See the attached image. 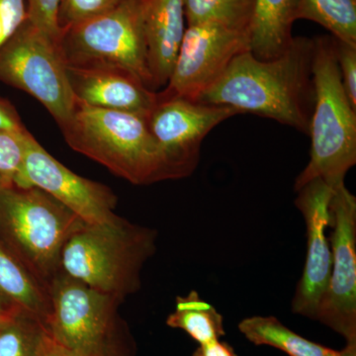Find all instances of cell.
Listing matches in <instances>:
<instances>
[{"label":"cell","instance_id":"1","mask_svg":"<svg viewBox=\"0 0 356 356\" xmlns=\"http://www.w3.org/2000/svg\"><path fill=\"white\" fill-rule=\"evenodd\" d=\"M314 47L315 39L294 37L287 50L271 60L243 51L197 102L259 115L309 135Z\"/></svg>","mask_w":356,"mask_h":356},{"label":"cell","instance_id":"2","mask_svg":"<svg viewBox=\"0 0 356 356\" xmlns=\"http://www.w3.org/2000/svg\"><path fill=\"white\" fill-rule=\"evenodd\" d=\"M147 115L97 108L77 102L60 128L77 153L135 185L172 179L165 154L154 139Z\"/></svg>","mask_w":356,"mask_h":356},{"label":"cell","instance_id":"3","mask_svg":"<svg viewBox=\"0 0 356 356\" xmlns=\"http://www.w3.org/2000/svg\"><path fill=\"white\" fill-rule=\"evenodd\" d=\"M156 229L119 216L104 224H84L65 243L60 267L122 303L139 291L140 273L156 252Z\"/></svg>","mask_w":356,"mask_h":356},{"label":"cell","instance_id":"4","mask_svg":"<svg viewBox=\"0 0 356 356\" xmlns=\"http://www.w3.org/2000/svg\"><path fill=\"white\" fill-rule=\"evenodd\" d=\"M314 39L310 161L295 180V192L316 178L334 188L356 165V109L341 83L334 37Z\"/></svg>","mask_w":356,"mask_h":356},{"label":"cell","instance_id":"5","mask_svg":"<svg viewBox=\"0 0 356 356\" xmlns=\"http://www.w3.org/2000/svg\"><path fill=\"white\" fill-rule=\"evenodd\" d=\"M84 224L38 187L0 188V243L48 287L62 270L65 243Z\"/></svg>","mask_w":356,"mask_h":356},{"label":"cell","instance_id":"6","mask_svg":"<svg viewBox=\"0 0 356 356\" xmlns=\"http://www.w3.org/2000/svg\"><path fill=\"white\" fill-rule=\"evenodd\" d=\"M58 44L69 67L126 70L153 90L142 0H126L109 13L65 28Z\"/></svg>","mask_w":356,"mask_h":356},{"label":"cell","instance_id":"7","mask_svg":"<svg viewBox=\"0 0 356 356\" xmlns=\"http://www.w3.org/2000/svg\"><path fill=\"white\" fill-rule=\"evenodd\" d=\"M0 81L38 100L60 128L76 109L57 40L28 19L0 49Z\"/></svg>","mask_w":356,"mask_h":356},{"label":"cell","instance_id":"8","mask_svg":"<svg viewBox=\"0 0 356 356\" xmlns=\"http://www.w3.org/2000/svg\"><path fill=\"white\" fill-rule=\"evenodd\" d=\"M51 311L46 331L65 348L102 356L126 325L117 314L120 302L64 271L49 285Z\"/></svg>","mask_w":356,"mask_h":356},{"label":"cell","instance_id":"9","mask_svg":"<svg viewBox=\"0 0 356 356\" xmlns=\"http://www.w3.org/2000/svg\"><path fill=\"white\" fill-rule=\"evenodd\" d=\"M250 51V32L220 23L187 25L163 97L197 102L234 58Z\"/></svg>","mask_w":356,"mask_h":356},{"label":"cell","instance_id":"10","mask_svg":"<svg viewBox=\"0 0 356 356\" xmlns=\"http://www.w3.org/2000/svg\"><path fill=\"white\" fill-rule=\"evenodd\" d=\"M332 266L317 320L346 341L356 339V198L346 184L334 187L330 204Z\"/></svg>","mask_w":356,"mask_h":356},{"label":"cell","instance_id":"11","mask_svg":"<svg viewBox=\"0 0 356 356\" xmlns=\"http://www.w3.org/2000/svg\"><path fill=\"white\" fill-rule=\"evenodd\" d=\"M241 114L222 105L181 97H163L147 115L149 129L165 154L172 179L189 177L197 168L206 136L222 122Z\"/></svg>","mask_w":356,"mask_h":356},{"label":"cell","instance_id":"12","mask_svg":"<svg viewBox=\"0 0 356 356\" xmlns=\"http://www.w3.org/2000/svg\"><path fill=\"white\" fill-rule=\"evenodd\" d=\"M24 163L17 186H36L64 204L86 224H104L115 214L117 196L106 185L92 181L60 163L29 131L24 135Z\"/></svg>","mask_w":356,"mask_h":356},{"label":"cell","instance_id":"13","mask_svg":"<svg viewBox=\"0 0 356 356\" xmlns=\"http://www.w3.org/2000/svg\"><path fill=\"white\" fill-rule=\"evenodd\" d=\"M332 192L334 187L316 178L296 191L295 200L306 224L307 255L291 309L293 313L314 321L317 320L318 305L331 276L332 255L327 229L331 226Z\"/></svg>","mask_w":356,"mask_h":356},{"label":"cell","instance_id":"14","mask_svg":"<svg viewBox=\"0 0 356 356\" xmlns=\"http://www.w3.org/2000/svg\"><path fill=\"white\" fill-rule=\"evenodd\" d=\"M67 72L77 102L89 106L149 114L158 102V92L126 70L67 65Z\"/></svg>","mask_w":356,"mask_h":356},{"label":"cell","instance_id":"15","mask_svg":"<svg viewBox=\"0 0 356 356\" xmlns=\"http://www.w3.org/2000/svg\"><path fill=\"white\" fill-rule=\"evenodd\" d=\"M147 60L153 90L168 83L185 29L184 0H142Z\"/></svg>","mask_w":356,"mask_h":356},{"label":"cell","instance_id":"16","mask_svg":"<svg viewBox=\"0 0 356 356\" xmlns=\"http://www.w3.org/2000/svg\"><path fill=\"white\" fill-rule=\"evenodd\" d=\"M0 308L39 321L46 327L51 311L49 287L0 243Z\"/></svg>","mask_w":356,"mask_h":356},{"label":"cell","instance_id":"17","mask_svg":"<svg viewBox=\"0 0 356 356\" xmlns=\"http://www.w3.org/2000/svg\"><path fill=\"white\" fill-rule=\"evenodd\" d=\"M299 0H254L250 26V51L259 60H271L292 43L293 23Z\"/></svg>","mask_w":356,"mask_h":356},{"label":"cell","instance_id":"18","mask_svg":"<svg viewBox=\"0 0 356 356\" xmlns=\"http://www.w3.org/2000/svg\"><path fill=\"white\" fill-rule=\"evenodd\" d=\"M238 327L250 343L277 348L288 356H339V350L309 341L273 316L245 318Z\"/></svg>","mask_w":356,"mask_h":356},{"label":"cell","instance_id":"19","mask_svg":"<svg viewBox=\"0 0 356 356\" xmlns=\"http://www.w3.org/2000/svg\"><path fill=\"white\" fill-rule=\"evenodd\" d=\"M166 325L182 330L199 344L218 341L226 334L224 317L195 290L177 297L175 310L166 318Z\"/></svg>","mask_w":356,"mask_h":356},{"label":"cell","instance_id":"20","mask_svg":"<svg viewBox=\"0 0 356 356\" xmlns=\"http://www.w3.org/2000/svg\"><path fill=\"white\" fill-rule=\"evenodd\" d=\"M297 19L314 21L356 46V0H299Z\"/></svg>","mask_w":356,"mask_h":356},{"label":"cell","instance_id":"21","mask_svg":"<svg viewBox=\"0 0 356 356\" xmlns=\"http://www.w3.org/2000/svg\"><path fill=\"white\" fill-rule=\"evenodd\" d=\"M187 25L220 23L250 32L254 0H184Z\"/></svg>","mask_w":356,"mask_h":356},{"label":"cell","instance_id":"22","mask_svg":"<svg viewBox=\"0 0 356 356\" xmlns=\"http://www.w3.org/2000/svg\"><path fill=\"white\" fill-rule=\"evenodd\" d=\"M46 332L39 321L18 316L0 330V356H36Z\"/></svg>","mask_w":356,"mask_h":356},{"label":"cell","instance_id":"23","mask_svg":"<svg viewBox=\"0 0 356 356\" xmlns=\"http://www.w3.org/2000/svg\"><path fill=\"white\" fill-rule=\"evenodd\" d=\"M126 0H60L58 24L60 32L77 23L113 10Z\"/></svg>","mask_w":356,"mask_h":356},{"label":"cell","instance_id":"24","mask_svg":"<svg viewBox=\"0 0 356 356\" xmlns=\"http://www.w3.org/2000/svg\"><path fill=\"white\" fill-rule=\"evenodd\" d=\"M26 132L18 135L0 131V175L14 184H19L22 177Z\"/></svg>","mask_w":356,"mask_h":356},{"label":"cell","instance_id":"25","mask_svg":"<svg viewBox=\"0 0 356 356\" xmlns=\"http://www.w3.org/2000/svg\"><path fill=\"white\" fill-rule=\"evenodd\" d=\"M60 0H27L28 20L57 40L60 36L58 13Z\"/></svg>","mask_w":356,"mask_h":356},{"label":"cell","instance_id":"26","mask_svg":"<svg viewBox=\"0 0 356 356\" xmlns=\"http://www.w3.org/2000/svg\"><path fill=\"white\" fill-rule=\"evenodd\" d=\"M334 42L341 83L351 105L356 109V46L334 37Z\"/></svg>","mask_w":356,"mask_h":356},{"label":"cell","instance_id":"27","mask_svg":"<svg viewBox=\"0 0 356 356\" xmlns=\"http://www.w3.org/2000/svg\"><path fill=\"white\" fill-rule=\"evenodd\" d=\"M27 19V0H0V49Z\"/></svg>","mask_w":356,"mask_h":356},{"label":"cell","instance_id":"28","mask_svg":"<svg viewBox=\"0 0 356 356\" xmlns=\"http://www.w3.org/2000/svg\"><path fill=\"white\" fill-rule=\"evenodd\" d=\"M0 131L18 135L27 131L13 103L2 97H0Z\"/></svg>","mask_w":356,"mask_h":356},{"label":"cell","instance_id":"29","mask_svg":"<svg viewBox=\"0 0 356 356\" xmlns=\"http://www.w3.org/2000/svg\"><path fill=\"white\" fill-rule=\"evenodd\" d=\"M135 341L126 327L107 346L102 356H135Z\"/></svg>","mask_w":356,"mask_h":356},{"label":"cell","instance_id":"30","mask_svg":"<svg viewBox=\"0 0 356 356\" xmlns=\"http://www.w3.org/2000/svg\"><path fill=\"white\" fill-rule=\"evenodd\" d=\"M36 356H91L79 353V351L65 348L63 344L57 343L49 336L48 332L44 334L37 350Z\"/></svg>","mask_w":356,"mask_h":356},{"label":"cell","instance_id":"31","mask_svg":"<svg viewBox=\"0 0 356 356\" xmlns=\"http://www.w3.org/2000/svg\"><path fill=\"white\" fill-rule=\"evenodd\" d=\"M192 356H238L235 348L220 339L211 343L199 344L197 350L194 351Z\"/></svg>","mask_w":356,"mask_h":356},{"label":"cell","instance_id":"32","mask_svg":"<svg viewBox=\"0 0 356 356\" xmlns=\"http://www.w3.org/2000/svg\"><path fill=\"white\" fill-rule=\"evenodd\" d=\"M18 316L20 315H15V314L10 313V312H7L0 308V330L6 327L9 323L13 322L14 318L18 317Z\"/></svg>","mask_w":356,"mask_h":356},{"label":"cell","instance_id":"33","mask_svg":"<svg viewBox=\"0 0 356 356\" xmlns=\"http://www.w3.org/2000/svg\"><path fill=\"white\" fill-rule=\"evenodd\" d=\"M339 356H356V339L346 341L343 350H339Z\"/></svg>","mask_w":356,"mask_h":356},{"label":"cell","instance_id":"34","mask_svg":"<svg viewBox=\"0 0 356 356\" xmlns=\"http://www.w3.org/2000/svg\"><path fill=\"white\" fill-rule=\"evenodd\" d=\"M10 180L7 179V178L2 177V175H0V188H2V187L6 186V185L11 184Z\"/></svg>","mask_w":356,"mask_h":356}]
</instances>
